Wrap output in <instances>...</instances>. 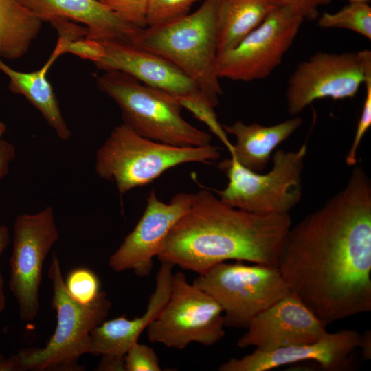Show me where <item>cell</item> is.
Masks as SVG:
<instances>
[{
  "mask_svg": "<svg viewBox=\"0 0 371 371\" xmlns=\"http://www.w3.org/2000/svg\"><path fill=\"white\" fill-rule=\"evenodd\" d=\"M278 268L290 293L326 326L371 311V184L360 166L290 228Z\"/></svg>",
  "mask_w": 371,
  "mask_h": 371,
  "instance_id": "1",
  "label": "cell"
},
{
  "mask_svg": "<svg viewBox=\"0 0 371 371\" xmlns=\"http://www.w3.org/2000/svg\"><path fill=\"white\" fill-rule=\"evenodd\" d=\"M291 222L289 214L250 212L201 190L157 257L198 275L229 260L278 267Z\"/></svg>",
  "mask_w": 371,
  "mask_h": 371,
  "instance_id": "2",
  "label": "cell"
},
{
  "mask_svg": "<svg viewBox=\"0 0 371 371\" xmlns=\"http://www.w3.org/2000/svg\"><path fill=\"white\" fill-rule=\"evenodd\" d=\"M221 0H204L194 12L142 29L134 44L170 61L216 107L223 94L216 73Z\"/></svg>",
  "mask_w": 371,
  "mask_h": 371,
  "instance_id": "3",
  "label": "cell"
},
{
  "mask_svg": "<svg viewBox=\"0 0 371 371\" xmlns=\"http://www.w3.org/2000/svg\"><path fill=\"white\" fill-rule=\"evenodd\" d=\"M220 157L218 146H174L144 137L122 123L98 148L94 169L100 178L114 181L123 195L153 182L177 166L210 164Z\"/></svg>",
  "mask_w": 371,
  "mask_h": 371,
  "instance_id": "4",
  "label": "cell"
},
{
  "mask_svg": "<svg viewBox=\"0 0 371 371\" xmlns=\"http://www.w3.org/2000/svg\"><path fill=\"white\" fill-rule=\"evenodd\" d=\"M96 84L119 106L123 123L139 135L178 147L211 144V135L183 119L172 95L115 70L104 71Z\"/></svg>",
  "mask_w": 371,
  "mask_h": 371,
  "instance_id": "5",
  "label": "cell"
},
{
  "mask_svg": "<svg viewBox=\"0 0 371 371\" xmlns=\"http://www.w3.org/2000/svg\"><path fill=\"white\" fill-rule=\"evenodd\" d=\"M48 276L52 288V306L56 326L43 348H23L16 355L21 370H79L77 360L87 353L91 330L103 322L111 308L105 292L88 304L74 300L67 293L58 255L54 251Z\"/></svg>",
  "mask_w": 371,
  "mask_h": 371,
  "instance_id": "6",
  "label": "cell"
},
{
  "mask_svg": "<svg viewBox=\"0 0 371 371\" xmlns=\"http://www.w3.org/2000/svg\"><path fill=\"white\" fill-rule=\"evenodd\" d=\"M306 144L294 151L276 150L271 169L254 172L233 158L219 163L228 178L227 186L216 190L218 197L238 209L258 214H289L302 198V173Z\"/></svg>",
  "mask_w": 371,
  "mask_h": 371,
  "instance_id": "7",
  "label": "cell"
},
{
  "mask_svg": "<svg viewBox=\"0 0 371 371\" xmlns=\"http://www.w3.org/2000/svg\"><path fill=\"white\" fill-rule=\"evenodd\" d=\"M193 284L221 306L225 326L247 328L258 314L290 293L278 267L259 264L218 263Z\"/></svg>",
  "mask_w": 371,
  "mask_h": 371,
  "instance_id": "8",
  "label": "cell"
},
{
  "mask_svg": "<svg viewBox=\"0 0 371 371\" xmlns=\"http://www.w3.org/2000/svg\"><path fill=\"white\" fill-rule=\"evenodd\" d=\"M225 322L219 304L178 271L172 274L169 298L146 329L148 340L183 349L192 342L205 346L224 336Z\"/></svg>",
  "mask_w": 371,
  "mask_h": 371,
  "instance_id": "9",
  "label": "cell"
},
{
  "mask_svg": "<svg viewBox=\"0 0 371 371\" xmlns=\"http://www.w3.org/2000/svg\"><path fill=\"white\" fill-rule=\"evenodd\" d=\"M304 21L290 5L279 7L234 47L218 54V78L250 82L268 77L281 64Z\"/></svg>",
  "mask_w": 371,
  "mask_h": 371,
  "instance_id": "10",
  "label": "cell"
},
{
  "mask_svg": "<svg viewBox=\"0 0 371 371\" xmlns=\"http://www.w3.org/2000/svg\"><path fill=\"white\" fill-rule=\"evenodd\" d=\"M371 71V52H317L297 64L286 91L288 112L296 116L314 101L355 97Z\"/></svg>",
  "mask_w": 371,
  "mask_h": 371,
  "instance_id": "11",
  "label": "cell"
},
{
  "mask_svg": "<svg viewBox=\"0 0 371 371\" xmlns=\"http://www.w3.org/2000/svg\"><path fill=\"white\" fill-rule=\"evenodd\" d=\"M58 238L51 206L36 213L20 214L14 222L9 287L23 321H33L38 313L44 261Z\"/></svg>",
  "mask_w": 371,
  "mask_h": 371,
  "instance_id": "12",
  "label": "cell"
},
{
  "mask_svg": "<svg viewBox=\"0 0 371 371\" xmlns=\"http://www.w3.org/2000/svg\"><path fill=\"white\" fill-rule=\"evenodd\" d=\"M192 194H175L168 203L159 200L153 189L145 210L133 229L109 259L116 272L132 270L137 276H148L169 232L190 209Z\"/></svg>",
  "mask_w": 371,
  "mask_h": 371,
  "instance_id": "13",
  "label": "cell"
},
{
  "mask_svg": "<svg viewBox=\"0 0 371 371\" xmlns=\"http://www.w3.org/2000/svg\"><path fill=\"white\" fill-rule=\"evenodd\" d=\"M237 345L268 352L315 342L328 332L326 326L297 297L289 293L255 316Z\"/></svg>",
  "mask_w": 371,
  "mask_h": 371,
  "instance_id": "14",
  "label": "cell"
},
{
  "mask_svg": "<svg viewBox=\"0 0 371 371\" xmlns=\"http://www.w3.org/2000/svg\"><path fill=\"white\" fill-rule=\"evenodd\" d=\"M361 335L346 329L328 333L309 344L294 345L268 352L258 350L240 359L231 358L218 368L220 371H266L283 365L315 361L328 371H340L350 363L353 352L359 346Z\"/></svg>",
  "mask_w": 371,
  "mask_h": 371,
  "instance_id": "15",
  "label": "cell"
},
{
  "mask_svg": "<svg viewBox=\"0 0 371 371\" xmlns=\"http://www.w3.org/2000/svg\"><path fill=\"white\" fill-rule=\"evenodd\" d=\"M99 42L104 47V53L94 64L103 71L124 72L147 86L173 95L201 91L193 80L182 70L154 52L124 41Z\"/></svg>",
  "mask_w": 371,
  "mask_h": 371,
  "instance_id": "16",
  "label": "cell"
},
{
  "mask_svg": "<svg viewBox=\"0 0 371 371\" xmlns=\"http://www.w3.org/2000/svg\"><path fill=\"white\" fill-rule=\"evenodd\" d=\"M18 1L42 22L65 19L84 25L86 37L98 41L134 43L142 30L122 20L98 0Z\"/></svg>",
  "mask_w": 371,
  "mask_h": 371,
  "instance_id": "17",
  "label": "cell"
},
{
  "mask_svg": "<svg viewBox=\"0 0 371 371\" xmlns=\"http://www.w3.org/2000/svg\"><path fill=\"white\" fill-rule=\"evenodd\" d=\"M173 267L172 264L161 262L156 276L155 289L142 316L131 319L122 316L104 320L91 330L87 352L124 356L166 304L171 291Z\"/></svg>",
  "mask_w": 371,
  "mask_h": 371,
  "instance_id": "18",
  "label": "cell"
},
{
  "mask_svg": "<svg viewBox=\"0 0 371 371\" xmlns=\"http://www.w3.org/2000/svg\"><path fill=\"white\" fill-rule=\"evenodd\" d=\"M302 124V119L295 116L272 126L258 123L247 124L236 121L223 125L227 133L236 137L230 157L243 166L256 172L266 168L273 150L287 139Z\"/></svg>",
  "mask_w": 371,
  "mask_h": 371,
  "instance_id": "19",
  "label": "cell"
},
{
  "mask_svg": "<svg viewBox=\"0 0 371 371\" xmlns=\"http://www.w3.org/2000/svg\"><path fill=\"white\" fill-rule=\"evenodd\" d=\"M54 62L49 58L39 69L31 72L15 70L0 57V71L10 79V90L23 95L42 115L62 141H67L71 131L65 120L54 89L47 74Z\"/></svg>",
  "mask_w": 371,
  "mask_h": 371,
  "instance_id": "20",
  "label": "cell"
},
{
  "mask_svg": "<svg viewBox=\"0 0 371 371\" xmlns=\"http://www.w3.org/2000/svg\"><path fill=\"white\" fill-rule=\"evenodd\" d=\"M284 4L283 0H221L218 54L234 47Z\"/></svg>",
  "mask_w": 371,
  "mask_h": 371,
  "instance_id": "21",
  "label": "cell"
},
{
  "mask_svg": "<svg viewBox=\"0 0 371 371\" xmlns=\"http://www.w3.org/2000/svg\"><path fill=\"white\" fill-rule=\"evenodd\" d=\"M42 23L18 0H0V57L16 60L25 55Z\"/></svg>",
  "mask_w": 371,
  "mask_h": 371,
  "instance_id": "22",
  "label": "cell"
},
{
  "mask_svg": "<svg viewBox=\"0 0 371 371\" xmlns=\"http://www.w3.org/2000/svg\"><path fill=\"white\" fill-rule=\"evenodd\" d=\"M317 20L321 27L348 29L371 39V7L367 2H348L336 12H323Z\"/></svg>",
  "mask_w": 371,
  "mask_h": 371,
  "instance_id": "23",
  "label": "cell"
},
{
  "mask_svg": "<svg viewBox=\"0 0 371 371\" xmlns=\"http://www.w3.org/2000/svg\"><path fill=\"white\" fill-rule=\"evenodd\" d=\"M172 95L182 109H187L196 119L204 123L225 146L229 152H231L233 144L230 142L227 133L218 120L215 106L204 94L199 91L188 95Z\"/></svg>",
  "mask_w": 371,
  "mask_h": 371,
  "instance_id": "24",
  "label": "cell"
},
{
  "mask_svg": "<svg viewBox=\"0 0 371 371\" xmlns=\"http://www.w3.org/2000/svg\"><path fill=\"white\" fill-rule=\"evenodd\" d=\"M65 286L67 293L76 302L88 304L99 295L100 283L97 275L84 267L74 269L67 276Z\"/></svg>",
  "mask_w": 371,
  "mask_h": 371,
  "instance_id": "25",
  "label": "cell"
},
{
  "mask_svg": "<svg viewBox=\"0 0 371 371\" xmlns=\"http://www.w3.org/2000/svg\"><path fill=\"white\" fill-rule=\"evenodd\" d=\"M200 0H148L146 27L159 25L190 13L194 3Z\"/></svg>",
  "mask_w": 371,
  "mask_h": 371,
  "instance_id": "26",
  "label": "cell"
},
{
  "mask_svg": "<svg viewBox=\"0 0 371 371\" xmlns=\"http://www.w3.org/2000/svg\"><path fill=\"white\" fill-rule=\"evenodd\" d=\"M126 23L140 29L146 27L148 0H98Z\"/></svg>",
  "mask_w": 371,
  "mask_h": 371,
  "instance_id": "27",
  "label": "cell"
},
{
  "mask_svg": "<svg viewBox=\"0 0 371 371\" xmlns=\"http://www.w3.org/2000/svg\"><path fill=\"white\" fill-rule=\"evenodd\" d=\"M363 85L366 87L363 106L352 144L346 157V163L350 166H355L357 164V155L359 144L371 126V71L367 74Z\"/></svg>",
  "mask_w": 371,
  "mask_h": 371,
  "instance_id": "28",
  "label": "cell"
},
{
  "mask_svg": "<svg viewBox=\"0 0 371 371\" xmlns=\"http://www.w3.org/2000/svg\"><path fill=\"white\" fill-rule=\"evenodd\" d=\"M126 371H160L158 357L147 345L134 344L124 355Z\"/></svg>",
  "mask_w": 371,
  "mask_h": 371,
  "instance_id": "29",
  "label": "cell"
},
{
  "mask_svg": "<svg viewBox=\"0 0 371 371\" xmlns=\"http://www.w3.org/2000/svg\"><path fill=\"white\" fill-rule=\"evenodd\" d=\"M65 53L73 54L95 63L103 56L104 49L100 42L85 36L71 41L67 45Z\"/></svg>",
  "mask_w": 371,
  "mask_h": 371,
  "instance_id": "30",
  "label": "cell"
},
{
  "mask_svg": "<svg viewBox=\"0 0 371 371\" xmlns=\"http://www.w3.org/2000/svg\"><path fill=\"white\" fill-rule=\"evenodd\" d=\"M285 4L298 11L305 20L315 21L319 16L318 8L328 5L332 0H283Z\"/></svg>",
  "mask_w": 371,
  "mask_h": 371,
  "instance_id": "31",
  "label": "cell"
},
{
  "mask_svg": "<svg viewBox=\"0 0 371 371\" xmlns=\"http://www.w3.org/2000/svg\"><path fill=\"white\" fill-rule=\"evenodd\" d=\"M16 155L14 146L9 141L0 138V181L8 175Z\"/></svg>",
  "mask_w": 371,
  "mask_h": 371,
  "instance_id": "32",
  "label": "cell"
},
{
  "mask_svg": "<svg viewBox=\"0 0 371 371\" xmlns=\"http://www.w3.org/2000/svg\"><path fill=\"white\" fill-rule=\"evenodd\" d=\"M96 370L100 371H126L124 356L102 355Z\"/></svg>",
  "mask_w": 371,
  "mask_h": 371,
  "instance_id": "33",
  "label": "cell"
},
{
  "mask_svg": "<svg viewBox=\"0 0 371 371\" xmlns=\"http://www.w3.org/2000/svg\"><path fill=\"white\" fill-rule=\"evenodd\" d=\"M10 242V232L5 225H0V257ZM5 307L3 279L0 271V313Z\"/></svg>",
  "mask_w": 371,
  "mask_h": 371,
  "instance_id": "34",
  "label": "cell"
},
{
  "mask_svg": "<svg viewBox=\"0 0 371 371\" xmlns=\"http://www.w3.org/2000/svg\"><path fill=\"white\" fill-rule=\"evenodd\" d=\"M0 371H22L16 355L6 358L0 353Z\"/></svg>",
  "mask_w": 371,
  "mask_h": 371,
  "instance_id": "35",
  "label": "cell"
},
{
  "mask_svg": "<svg viewBox=\"0 0 371 371\" xmlns=\"http://www.w3.org/2000/svg\"><path fill=\"white\" fill-rule=\"evenodd\" d=\"M359 348H361L363 357L365 360H369L371 357V334L370 330H367L363 335H361Z\"/></svg>",
  "mask_w": 371,
  "mask_h": 371,
  "instance_id": "36",
  "label": "cell"
},
{
  "mask_svg": "<svg viewBox=\"0 0 371 371\" xmlns=\"http://www.w3.org/2000/svg\"><path fill=\"white\" fill-rule=\"evenodd\" d=\"M7 130V126L4 122L0 120V138H1L3 135L5 133Z\"/></svg>",
  "mask_w": 371,
  "mask_h": 371,
  "instance_id": "37",
  "label": "cell"
},
{
  "mask_svg": "<svg viewBox=\"0 0 371 371\" xmlns=\"http://www.w3.org/2000/svg\"><path fill=\"white\" fill-rule=\"evenodd\" d=\"M348 2H353V1H361V2H367L369 3L370 0H346Z\"/></svg>",
  "mask_w": 371,
  "mask_h": 371,
  "instance_id": "38",
  "label": "cell"
}]
</instances>
